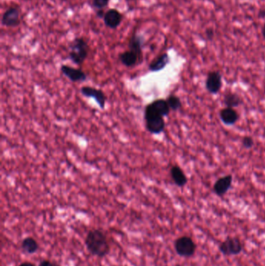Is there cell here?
<instances>
[{"instance_id":"1","label":"cell","mask_w":265,"mask_h":266,"mask_svg":"<svg viewBox=\"0 0 265 266\" xmlns=\"http://www.w3.org/2000/svg\"><path fill=\"white\" fill-rule=\"evenodd\" d=\"M86 249L91 255L105 258L110 252V244L106 234L100 229H93L88 232L85 239Z\"/></svg>"},{"instance_id":"2","label":"cell","mask_w":265,"mask_h":266,"mask_svg":"<svg viewBox=\"0 0 265 266\" xmlns=\"http://www.w3.org/2000/svg\"><path fill=\"white\" fill-rule=\"evenodd\" d=\"M69 58L73 63L82 66L88 57L89 45L82 38H76L70 44Z\"/></svg>"},{"instance_id":"3","label":"cell","mask_w":265,"mask_h":266,"mask_svg":"<svg viewBox=\"0 0 265 266\" xmlns=\"http://www.w3.org/2000/svg\"><path fill=\"white\" fill-rule=\"evenodd\" d=\"M176 252L181 257L190 258L194 255L197 245L193 239L189 236H182L174 242Z\"/></svg>"},{"instance_id":"4","label":"cell","mask_w":265,"mask_h":266,"mask_svg":"<svg viewBox=\"0 0 265 266\" xmlns=\"http://www.w3.org/2000/svg\"><path fill=\"white\" fill-rule=\"evenodd\" d=\"M144 120L146 129L151 134L159 135L164 131L166 123L162 116L144 112Z\"/></svg>"},{"instance_id":"5","label":"cell","mask_w":265,"mask_h":266,"mask_svg":"<svg viewBox=\"0 0 265 266\" xmlns=\"http://www.w3.org/2000/svg\"><path fill=\"white\" fill-rule=\"evenodd\" d=\"M243 248L241 240L237 237H227L219 246L220 252L227 256L239 255L243 251Z\"/></svg>"},{"instance_id":"6","label":"cell","mask_w":265,"mask_h":266,"mask_svg":"<svg viewBox=\"0 0 265 266\" xmlns=\"http://www.w3.org/2000/svg\"><path fill=\"white\" fill-rule=\"evenodd\" d=\"M81 94L86 98L95 100L97 105L101 109H105L106 106L107 97L105 92L101 89H97L93 86H84L80 88Z\"/></svg>"},{"instance_id":"7","label":"cell","mask_w":265,"mask_h":266,"mask_svg":"<svg viewBox=\"0 0 265 266\" xmlns=\"http://www.w3.org/2000/svg\"><path fill=\"white\" fill-rule=\"evenodd\" d=\"M170 111L171 110H170L167 100L156 99L146 106L144 112L159 114V115L165 117L169 115Z\"/></svg>"},{"instance_id":"8","label":"cell","mask_w":265,"mask_h":266,"mask_svg":"<svg viewBox=\"0 0 265 266\" xmlns=\"http://www.w3.org/2000/svg\"><path fill=\"white\" fill-rule=\"evenodd\" d=\"M62 74L74 83L84 82L87 79V75L81 69L75 68L68 65H62L60 68Z\"/></svg>"},{"instance_id":"9","label":"cell","mask_w":265,"mask_h":266,"mask_svg":"<svg viewBox=\"0 0 265 266\" xmlns=\"http://www.w3.org/2000/svg\"><path fill=\"white\" fill-rule=\"evenodd\" d=\"M223 86V77L220 72H210L207 76L205 86L206 90L212 94H216L221 90Z\"/></svg>"},{"instance_id":"10","label":"cell","mask_w":265,"mask_h":266,"mask_svg":"<svg viewBox=\"0 0 265 266\" xmlns=\"http://www.w3.org/2000/svg\"><path fill=\"white\" fill-rule=\"evenodd\" d=\"M20 13L18 8L10 7L4 12L2 17V24L7 28L18 26L20 23Z\"/></svg>"},{"instance_id":"11","label":"cell","mask_w":265,"mask_h":266,"mask_svg":"<svg viewBox=\"0 0 265 266\" xmlns=\"http://www.w3.org/2000/svg\"><path fill=\"white\" fill-rule=\"evenodd\" d=\"M232 175H228L222 177L215 182L214 186H213V191L218 196H224L228 192L231 186H232Z\"/></svg>"},{"instance_id":"12","label":"cell","mask_w":265,"mask_h":266,"mask_svg":"<svg viewBox=\"0 0 265 266\" xmlns=\"http://www.w3.org/2000/svg\"><path fill=\"white\" fill-rule=\"evenodd\" d=\"M104 22L108 28L111 29H116L121 24L123 20V16L116 9H108L104 17Z\"/></svg>"},{"instance_id":"13","label":"cell","mask_w":265,"mask_h":266,"mask_svg":"<svg viewBox=\"0 0 265 266\" xmlns=\"http://www.w3.org/2000/svg\"><path fill=\"white\" fill-rule=\"evenodd\" d=\"M119 60L128 68H132V67L136 66V65L141 64L142 62H143V60L135 52H132L130 50L120 54Z\"/></svg>"},{"instance_id":"14","label":"cell","mask_w":265,"mask_h":266,"mask_svg":"<svg viewBox=\"0 0 265 266\" xmlns=\"http://www.w3.org/2000/svg\"><path fill=\"white\" fill-rule=\"evenodd\" d=\"M170 177L173 182L178 187H184L188 183V178L184 172L183 170L178 165H174L170 171Z\"/></svg>"},{"instance_id":"15","label":"cell","mask_w":265,"mask_h":266,"mask_svg":"<svg viewBox=\"0 0 265 266\" xmlns=\"http://www.w3.org/2000/svg\"><path fill=\"white\" fill-rule=\"evenodd\" d=\"M220 119L227 125H232L236 123L239 119V114L234 109L226 108L220 111Z\"/></svg>"},{"instance_id":"16","label":"cell","mask_w":265,"mask_h":266,"mask_svg":"<svg viewBox=\"0 0 265 266\" xmlns=\"http://www.w3.org/2000/svg\"><path fill=\"white\" fill-rule=\"evenodd\" d=\"M170 56L167 53H163L155 58L149 65V70L151 72H159L170 63Z\"/></svg>"},{"instance_id":"17","label":"cell","mask_w":265,"mask_h":266,"mask_svg":"<svg viewBox=\"0 0 265 266\" xmlns=\"http://www.w3.org/2000/svg\"><path fill=\"white\" fill-rule=\"evenodd\" d=\"M143 38L140 35L134 34L128 42V48L130 51L135 52L142 60L143 59Z\"/></svg>"},{"instance_id":"18","label":"cell","mask_w":265,"mask_h":266,"mask_svg":"<svg viewBox=\"0 0 265 266\" xmlns=\"http://www.w3.org/2000/svg\"><path fill=\"white\" fill-rule=\"evenodd\" d=\"M21 248L24 253L28 255H33L38 252L39 244L37 240L31 237H26L23 240Z\"/></svg>"},{"instance_id":"19","label":"cell","mask_w":265,"mask_h":266,"mask_svg":"<svg viewBox=\"0 0 265 266\" xmlns=\"http://www.w3.org/2000/svg\"><path fill=\"white\" fill-rule=\"evenodd\" d=\"M223 103L227 106V108L235 109L241 105L242 99L238 94H234V93H228L224 97Z\"/></svg>"},{"instance_id":"20","label":"cell","mask_w":265,"mask_h":266,"mask_svg":"<svg viewBox=\"0 0 265 266\" xmlns=\"http://www.w3.org/2000/svg\"><path fill=\"white\" fill-rule=\"evenodd\" d=\"M167 101L170 110L174 111V112L179 110L182 107L181 99L178 98V96L174 95V94H170L167 98Z\"/></svg>"},{"instance_id":"21","label":"cell","mask_w":265,"mask_h":266,"mask_svg":"<svg viewBox=\"0 0 265 266\" xmlns=\"http://www.w3.org/2000/svg\"><path fill=\"white\" fill-rule=\"evenodd\" d=\"M110 0H93V7L96 9H103L108 6Z\"/></svg>"},{"instance_id":"22","label":"cell","mask_w":265,"mask_h":266,"mask_svg":"<svg viewBox=\"0 0 265 266\" xmlns=\"http://www.w3.org/2000/svg\"><path fill=\"white\" fill-rule=\"evenodd\" d=\"M242 144L246 149H251L254 145V139L251 136H246V137L243 138Z\"/></svg>"},{"instance_id":"23","label":"cell","mask_w":265,"mask_h":266,"mask_svg":"<svg viewBox=\"0 0 265 266\" xmlns=\"http://www.w3.org/2000/svg\"><path fill=\"white\" fill-rule=\"evenodd\" d=\"M38 266H57L56 265L51 263L48 260H43L39 263Z\"/></svg>"},{"instance_id":"24","label":"cell","mask_w":265,"mask_h":266,"mask_svg":"<svg viewBox=\"0 0 265 266\" xmlns=\"http://www.w3.org/2000/svg\"><path fill=\"white\" fill-rule=\"evenodd\" d=\"M214 32H213V30L212 29H208L206 31V37L208 38V39H209V40H211V39L213 38V37H214Z\"/></svg>"},{"instance_id":"25","label":"cell","mask_w":265,"mask_h":266,"mask_svg":"<svg viewBox=\"0 0 265 266\" xmlns=\"http://www.w3.org/2000/svg\"><path fill=\"white\" fill-rule=\"evenodd\" d=\"M105 14V13L103 9H98V11L97 12V17H100V18H104Z\"/></svg>"},{"instance_id":"26","label":"cell","mask_w":265,"mask_h":266,"mask_svg":"<svg viewBox=\"0 0 265 266\" xmlns=\"http://www.w3.org/2000/svg\"><path fill=\"white\" fill-rule=\"evenodd\" d=\"M19 266H36L35 265H34L33 263H28V262H26V263H21Z\"/></svg>"},{"instance_id":"27","label":"cell","mask_w":265,"mask_h":266,"mask_svg":"<svg viewBox=\"0 0 265 266\" xmlns=\"http://www.w3.org/2000/svg\"><path fill=\"white\" fill-rule=\"evenodd\" d=\"M262 35H263V37L265 38V24L264 25L263 30H262Z\"/></svg>"}]
</instances>
